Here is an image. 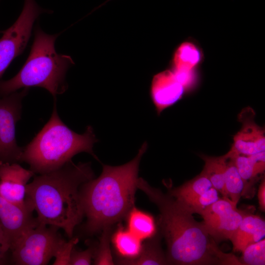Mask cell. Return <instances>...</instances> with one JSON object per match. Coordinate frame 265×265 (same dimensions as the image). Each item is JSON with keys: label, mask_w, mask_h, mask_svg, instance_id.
<instances>
[{"label": "cell", "mask_w": 265, "mask_h": 265, "mask_svg": "<svg viewBox=\"0 0 265 265\" xmlns=\"http://www.w3.org/2000/svg\"><path fill=\"white\" fill-rule=\"evenodd\" d=\"M219 198L218 191L212 187L187 204L182 205L192 214H201L209 206Z\"/></svg>", "instance_id": "obj_25"}, {"label": "cell", "mask_w": 265, "mask_h": 265, "mask_svg": "<svg viewBox=\"0 0 265 265\" xmlns=\"http://www.w3.org/2000/svg\"><path fill=\"white\" fill-rule=\"evenodd\" d=\"M139 255L131 260L118 259L120 265H168L166 255L160 243V236L157 233L152 238L146 239Z\"/></svg>", "instance_id": "obj_17"}, {"label": "cell", "mask_w": 265, "mask_h": 265, "mask_svg": "<svg viewBox=\"0 0 265 265\" xmlns=\"http://www.w3.org/2000/svg\"><path fill=\"white\" fill-rule=\"evenodd\" d=\"M35 0H25L21 13L15 22L2 31L0 38V79L12 61L24 50L31 35L34 22L42 13Z\"/></svg>", "instance_id": "obj_7"}, {"label": "cell", "mask_w": 265, "mask_h": 265, "mask_svg": "<svg viewBox=\"0 0 265 265\" xmlns=\"http://www.w3.org/2000/svg\"><path fill=\"white\" fill-rule=\"evenodd\" d=\"M99 242L96 245L94 256V264L97 265H114L110 246L109 241L111 227H108L102 231Z\"/></svg>", "instance_id": "obj_23"}, {"label": "cell", "mask_w": 265, "mask_h": 265, "mask_svg": "<svg viewBox=\"0 0 265 265\" xmlns=\"http://www.w3.org/2000/svg\"><path fill=\"white\" fill-rule=\"evenodd\" d=\"M29 88L0 96V162L20 163L23 147L18 145L16 126L21 119L22 100Z\"/></svg>", "instance_id": "obj_8"}, {"label": "cell", "mask_w": 265, "mask_h": 265, "mask_svg": "<svg viewBox=\"0 0 265 265\" xmlns=\"http://www.w3.org/2000/svg\"><path fill=\"white\" fill-rule=\"evenodd\" d=\"M237 205L223 197L201 213L207 231L217 243L229 239L241 223L246 212L238 210Z\"/></svg>", "instance_id": "obj_9"}, {"label": "cell", "mask_w": 265, "mask_h": 265, "mask_svg": "<svg viewBox=\"0 0 265 265\" xmlns=\"http://www.w3.org/2000/svg\"><path fill=\"white\" fill-rule=\"evenodd\" d=\"M125 218L127 229L142 240L150 238L157 233L155 220L148 212L133 207Z\"/></svg>", "instance_id": "obj_18"}, {"label": "cell", "mask_w": 265, "mask_h": 265, "mask_svg": "<svg viewBox=\"0 0 265 265\" xmlns=\"http://www.w3.org/2000/svg\"><path fill=\"white\" fill-rule=\"evenodd\" d=\"M233 158L244 183L242 196L251 189L253 181L264 172L265 152L263 151L251 155H236Z\"/></svg>", "instance_id": "obj_15"}, {"label": "cell", "mask_w": 265, "mask_h": 265, "mask_svg": "<svg viewBox=\"0 0 265 265\" xmlns=\"http://www.w3.org/2000/svg\"><path fill=\"white\" fill-rule=\"evenodd\" d=\"M239 259L241 265H264L265 264V240L248 245Z\"/></svg>", "instance_id": "obj_24"}, {"label": "cell", "mask_w": 265, "mask_h": 265, "mask_svg": "<svg viewBox=\"0 0 265 265\" xmlns=\"http://www.w3.org/2000/svg\"><path fill=\"white\" fill-rule=\"evenodd\" d=\"M137 187L159 211L158 222L167 245L168 265H241L234 254L223 252L203 222L196 221L169 194L152 186L141 178L138 179Z\"/></svg>", "instance_id": "obj_1"}, {"label": "cell", "mask_w": 265, "mask_h": 265, "mask_svg": "<svg viewBox=\"0 0 265 265\" xmlns=\"http://www.w3.org/2000/svg\"><path fill=\"white\" fill-rule=\"evenodd\" d=\"M212 187V184L209 179L201 172L182 185L169 188L168 193L180 204L184 205Z\"/></svg>", "instance_id": "obj_19"}, {"label": "cell", "mask_w": 265, "mask_h": 265, "mask_svg": "<svg viewBox=\"0 0 265 265\" xmlns=\"http://www.w3.org/2000/svg\"><path fill=\"white\" fill-rule=\"evenodd\" d=\"M97 141L91 126H88L83 133L78 134L62 121L57 113L56 98H54L50 119L23 147L21 161L28 164L35 174L48 173L61 167L80 153H87L98 159L93 150Z\"/></svg>", "instance_id": "obj_4"}, {"label": "cell", "mask_w": 265, "mask_h": 265, "mask_svg": "<svg viewBox=\"0 0 265 265\" xmlns=\"http://www.w3.org/2000/svg\"><path fill=\"white\" fill-rule=\"evenodd\" d=\"M96 244H89L87 249L78 251L74 247L72 251L69 265H89L93 260Z\"/></svg>", "instance_id": "obj_27"}, {"label": "cell", "mask_w": 265, "mask_h": 265, "mask_svg": "<svg viewBox=\"0 0 265 265\" xmlns=\"http://www.w3.org/2000/svg\"><path fill=\"white\" fill-rule=\"evenodd\" d=\"M35 174L19 163L0 162V196L14 203L24 204L26 186Z\"/></svg>", "instance_id": "obj_12"}, {"label": "cell", "mask_w": 265, "mask_h": 265, "mask_svg": "<svg viewBox=\"0 0 265 265\" xmlns=\"http://www.w3.org/2000/svg\"><path fill=\"white\" fill-rule=\"evenodd\" d=\"M228 157L225 175L224 186L226 196L232 202L238 204L244 187V183L240 177L233 158Z\"/></svg>", "instance_id": "obj_21"}, {"label": "cell", "mask_w": 265, "mask_h": 265, "mask_svg": "<svg viewBox=\"0 0 265 265\" xmlns=\"http://www.w3.org/2000/svg\"><path fill=\"white\" fill-rule=\"evenodd\" d=\"M184 87L176 78L172 71L165 70L154 76L151 86V97L157 113L159 115L182 98Z\"/></svg>", "instance_id": "obj_13"}, {"label": "cell", "mask_w": 265, "mask_h": 265, "mask_svg": "<svg viewBox=\"0 0 265 265\" xmlns=\"http://www.w3.org/2000/svg\"><path fill=\"white\" fill-rule=\"evenodd\" d=\"M200 157L205 164L202 172L211 182L212 186L226 197L225 190V175L228 161V157L225 154L220 157H211L201 155Z\"/></svg>", "instance_id": "obj_20"}, {"label": "cell", "mask_w": 265, "mask_h": 265, "mask_svg": "<svg viewBox=\"0 0 265 265\" xmlns=\"http://www.w3.org/2000/svg\"><path fill=\"white\" fill-rule=\"evenodd\" d=\"M200 60V52L196 46L192 43L185 42L175 52L173 70H193Z\"/></svg>", "instance_id": "obj_22"}, {"label": "cell", "mask_w": 265, "mask_h": 265, "mask_svg": "<svg viewBox=\"0 0 265 265\" xmlns=\"http://www.w3.org/2000/svg\"><path fill=\"white\" fill-rule=\"evenodd\" d=\"M58 36L48 34L39 27H36L27 59L16 75L10 80L0 81V96L22 88L40 87L56 98L67 90L65 76L73 61L70 56L56 52L54 43Z\"/></svg>", "instance_id": "obj_5"}, {"label": "cell", "mask_w": 265, "mask_h": 265, "mask_svg": "<svg viewBox=\"0 0 265 265\" xmlns=\"http://www.w3.org/2000/svg\"><path fill=\"white\" fill-rule=\"evenodd\" d=\"M254 117L255 112L250 107L244 108L239 114L242 127L234 137L229 151L232 155H251L265 151V129L255 123Z\"/></svg>", "instance_id": "obj_11"}, {"label": "cell", "mask_w": 265, "mask_h": 265, "mask_svg": "<svg viewBox=\"0 0 265 265\" xmlns=\"http://www.w3.org/2000/svg\"><path fill=\"white\" fill-rule=\"evenodd\" d=\"M0 246L10 248V243L0 225Z\"/></svg>", "instance_id": "obj_30"}, {"label": "cell", "mask_w": 265, "mask_h": 265, "mask_svg": "<svg viewBox=\"0 0 265 265\" xmlns=\"http://www.w3.org/2000/svg\"><path fill=\"white\" fill-rule=\"evenodd\" d=\"M8 251H10V249L8 248L0 246V263L5 260Z\"/></svg>", "instance_id": "obj_31"}, {"label": "cell", "mask_w": 265, "mask_h": 265, "mask_svg": "<svg viewBox=\"0 0 265 265\" xmlns=\"http://www.w3.org/2000/svg\"><path fill=\"white\" fill-rule=\"evenodd\" d=\"M142 241L121 224L118 225L111 237L112 243L119 257L118 259L128 260L137 257L142 249Z\"/></svg>", "instance_id": "obj_16"}, {"label": "cell", "mask_w": 265, "mask_h": 265, "mask_svg": "<svg viewBox=\"0 0 265 265\" xmlns=\"http://www.w3.org/2000/svg\"><path fill=\"white\" fill-rule=\"evenodd\" d=\"M265 222L260 216L246 212L241 223L229 239L236 252H242L248 245L265 237Z\"/></svg>", "instance_id": "obj_14"}, {"label": "cell", "mask_w": 265, "mask_h": 265, "mask_svg": "<svg viewBox=\"0 0 265 265\" xmlns=\"http://www.w3.org/2000/svg\"><path fill=\"white\" fill-rule=\"evenodd\" d=\"M94 177L90 162L75 164L71 160L57 169L34 176L26 186V200L40 223L61 229L70 238L84 217L81 186Z\"/></svg>", "instance_id": "obj_2"}, {"label": "cell", "mask_w": 265, "mask_h": 265, "mask_svg": "<svg viewBox=\"0 0 265 265\" xmlns=\"http://www.w3.org/2000/svg\"><path fill=\"white\" fill-rule=\"evenodd\" d=\"M147 146L145 142L136 157L125 164H103L99 177L82 185L80 194L86 234L92 235L111 227L134 207L139 165Z\"/></svg>", "instance_id": "obj_3"}, {"label": "cell", "mask_w": 265, "mask_h": 265, "mask_svg": "<svg viewBox=\"0 0 265 265\" xmlns=\"http://www.w3.org/2000/svg\"><path fill=\"white\" fill-rule=\"evenodd\" d=\"M26 200V199H25ZM34 210L26 200L23 204L10 202L0 196V225L11 246L39 223Z\"/></svg>", "instance_id": "obj_10"}, {"label": "cell", "mask_w": 265, "mask_h": 265, "mask_svg": "<svg viewBox=\"0 0 265 265\" xmlns=\"http://www.w3.org/2000/svg\"><path fill=\"white\" fill-rule=\"evenodd\" d=\"M59 229L39 223L11 246L12 262L17 265H47L64 240Z\"/></svg>", "instance_id": "obj_6"}, {"label": "cell", "mask_w": 265, "mask_h": 265, "mask_svg": "<svg viewBox=\"0 0 265 265\" xmlns=\"http://www.w3.org/2000/svg\"><path fill=\"white\" fill-rule=\"evenodd\" d=\"M78 242L76 237L71 238L68 241L64 239L57 250L53 265H69L72 251Z\"/></svg>", "instance_id": "obj_26"}, {"label": "cell", "mask_w": 265, "mask_h": 265, "mask_svg": "<svg viewBox=\"0 0 265 265\" xmlns=\"http://www.w3.org/2000/svg\"><path fill=\"white\" fill-rule=\"evenodd\" d=\"M258 198L260 209L262 212L265 211V178L262 181L258 189Z\"/></svg>", "instance_id": "obj_29"}, {"label": "cell", "mask_w": 265, "mask_h": 265, "mask_svg": "<svg viewBox=\"0 0 265 265\" xmlns=\"http://www.w3.org/2000/svg\"><path fill=\"white\" fill-rule=\"evenodd\" d=\"M172 72L185 90L191 87L195 81V75L193 70H173Z\"/></svg>", "instance_id": "obj_28"}]
</instances>
